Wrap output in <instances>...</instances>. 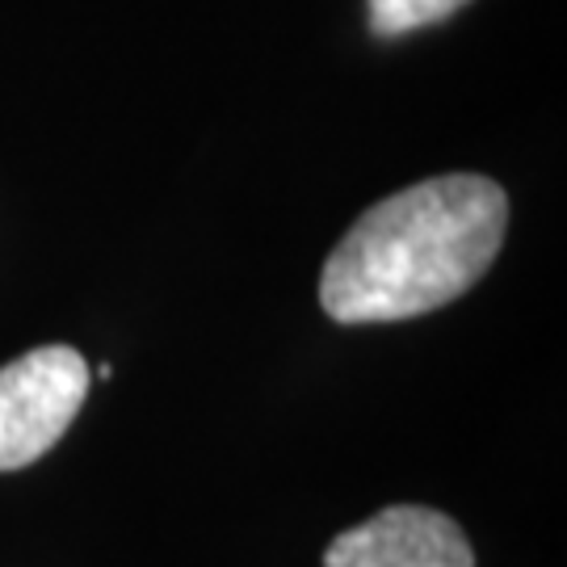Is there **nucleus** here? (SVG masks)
<instances>
[{"instance_id":"f03ea898","label":"nucleus","mask_w":567,"mask_h":567,"mask_svg":"<svg viewBox=\"0 0 567 567\" xmlns=\"http://www.w3.org/2000/svg\"><path fill=\"white\" fill-rule=\"evenodd\" d=\"M89 365L68 344H42L0 365V471L39 463L81 416Z\"/></svg>"},{"instance_id":"20e7f679","label":"nucleus","mask_w":567,"mask_h":567,"mask_svg":"<svg viewBox=\"0 0 567 567\" xmlns=\"http://www.w3.org/2000/svg\"><path fill=\"white\" fill-rule=\"evenodd\" d=\"M365 4H370V34L374 39H404L412 30L454 18L471 0H365Z\"/></svg>"},{"instance_id":"7ed1b4c3","label":"nucleus","mask_w":567,"mask_h":567,"mask_svg":"<svg viewBox=\"0 0 567 567\" xmlns=\"http://www.w3.org/2000/svg\"><path fill=\"white\" fill-rule=\"evenodd\" d=\"M324 567H475V550L446 513L391 505L337 534L324 550Z\"/></svg>"},{"instance_id":"f257e3e1","label":"nucleus","mask_w":567,"mask_h":567,"mask_svg":"<svg viewBox=\"0 0 567 567\" xmlns=\"http://www.w3.org/2000/svg\"><path fill=\"white\" fill-rule=\"evenodd\" d=\"M508 227L492 177L450 173L370 206L332 248L320 307L337 324H395L454 303L484 278Z\"/></svg>"}]
</instances>
